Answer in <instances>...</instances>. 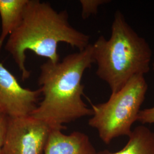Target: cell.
Returning <instances> with one entry per match:
<instances>
[{
  "mask_svg": "<svg viewBox=\"0 0 154 154\" xmlns=\"http://www.w3.org/2000/svg\"><path fill=\"white\" fill-rule=\"evenodd\" d=\"M95 63L93 45L66 56L61 62L48 61L40 66L38 79L43 99L31 116L53 128L62 130L63 125L86 116H92L82 99L83 73Z\"/></svg>",
  "mask_w": 154,
  "mask_h": 154,
  "instance_id": "obj_1",
  "label": "cell"
},
{
  "mask_svg": "<svg viewBox=\"0 0 154 154\" xmlns=\"http://www.w3.org/2000/svg\"><path fill=\"white\" fill-rule=\"evenodd\" d=\"M89 41V35L69 23L66 11L58 12L49 2L28 0L22 22L9 36L5 49L11 54L24 81L31 74L25 64L28 50L55 63L60 61V43H66L81 51L88 46Z\"/></svg>",
  "mask_w": 154,
  "mask_h": 154,
  "instance_id": "obj_2",
  "label": "cell"
},
{
  "mask_svg": "<svg viewBox=\"0 0 154 154\" xmlns=\"http://www.w3.org/2000/svg\"><path fill=\"white\" fill-rule=\"evenodd\" d=\"M93 45L97 75L109 86L111 94L120 90L135 75L150 70L152 50L127 22L123 13L116 11L109 39L100 35Z\"/></svg>",
  "mask_w": 154,
  "mask_h": 154,
  "instance_id": "obj_3",
  "label": "cell"
},
{
  "mask_svg": "<svg viewBox=\"0 0 154 154\" xmlns=\"http://www.w3.org/2000/svg\"><path fill=\"white\" fill-rule=\"evenodd\" d=\"M148 85L143 75H137L116 93L111 94L105 103L92 105L93 115L89 126L96 129L106 144L119 137H128L137 121L145 99Z\"/></svg>",
  "mask_w": 154,
  "mask_h": 154,
  "instance_id": "obj_4",
  "label": "cell"
},
{
  "mask_svg": "<svg viewBox=\"0 0 154 154\" xmlns=\"http://www.w3.org/2000/svg\"><path fill=\"white\" fill-rule=\"evenodd\" d=\"M52 127L32 116L9 117L3 154H41Z\"/></svg>",
  "mask_w": 154,
  "mask_h": 154,
  "instance_id": "obj_5",
  "label": "cell"
},
{
  "mask_svg": "<svg viewBox=\"0 0 154 154\" xmlns=\"http://www.w3.org/2000/svg\"><path fill=\"white\" fill-rule=\"evenodd\" d=\"M41 94L40 88H24L0 61V109L9 117L32 115Z\"/></svg>",
  "mask_w": 154,
  "mask_h": 154,
  "instance_id": "obj_6",
  "label": "cell"
},
{
  "mask_svg": "<svg viewBox=\"0 0 154 154\" xmlns=\"http://www.w3.org/2000/svg\"><path fill=\"white\" fill-rule=\"evenodd\" d=\"M62 130L52 128L45 154H98L86 134L74 131L67 135Z\"/></svg>",
  "mask_w": 154,
  "mask_h": 154,
  "instance_id": "obj_7",
  "label": "cell"
},
{
  "mask_svg": "<svg viewBox=\"0 0 154 154\" xmlns=\"http://www.w3.org/2000/svg\"><path fill=\"white\" fill-rule=\"evenodd\" d=\"M28 2V0H0V49L6 37L21 24Z\"/></svg>",
  "mask_w": 154,
  "mask_h": 154,
  "instance_id": "obj_8",
  "label": "cell"
},
{
  "mask_svg": "<svg viewBox=\"0 0 154 154\" xmlns=\"http://www.w3.org/2000/svg\"><path fill=\"white\" fill-rule=\"evenodd\" d=\"M123 149L116 152L104 151L98 154H154V132L143 125L135 127Z\"/></svg>",
  "mask_w": 154,
  "mask_h": 154,
  "instance_id": "obj_9",
  "label": "cell"
},
{
  "mask_svg": "<svg viewBox=\"0 0 154 154\" xmlns=\"http://www.w3.org/2000/svg\"><path fill=\"white\" fill-rule=\"evenodd\" d=\"M107 0H81L82 6V17L86 19L92 14H95L98 12L99 6L108 3Z\"/></svg>",
  "mask_w": 154,
  "mask_h": 154,
  "instance_id": "obj_10",
  "label": "cell"
},
{
  "mask_svg": "<svg viewBox=\"0 0 154 154\" xmlns=\"http://www.w3.org/2000/svg\"><path fill=\"white\" fill-rule=\"evenodd\" d=\"M9 116L0 109V154H3L2 149L7 133Z\"/></svg>",
  "mask_w": 154,
  "mask_h": 154,
  "instance_id": "obj_11",
  "label": "cell"
},
{
  "mask_svg": "<svg viewBox=\"0 0 154 154\" xmlns=\"http://www.w3.org/2000/svg\"><path fill=\"white\" fill-rule=\"evenodd\" d=\"M152 65L154 70V62ZM137 121L142 124L154 123V106L152 107L140 110L138 114Z\"/></svg>",
  "mask_w": 154,
  "mask_h": 154,
  "instance_id": "obj_12",
  "label": "cell"
}]
</instances>
